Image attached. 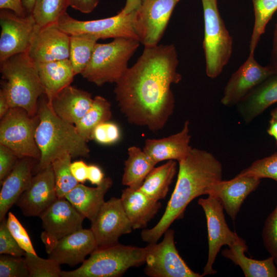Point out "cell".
Instances as JSON below:
<instances>
[{
    "label": "cell",
    "instance_id": "5",
    "mask_svg": "<svg viewBox=\"0 0 277 277\" xmlns=\"http://www.w3.org/2000/svg\"><path fill=\"white\" fill-rule=\"evenodd\" d=\"M145 247L117 243L98 247L78 268L61 271V277H119L131 267L146 263Z\"/></svg>",
    "mask_w": 277,
    "mask_h": 277
},
{
    "label": "cell",
    "instance_id": "50",
    "mask_svg": "<svg viewBox=\"0 0 277 277\" xmlns=\"http://www.w3.org/2000/svg\"><path fill=\"white\" fill-rule=\"evenodd\" d=\"M142 0H126L125 6L120 11L127 14L135 11L138 7Z\"/></svg>",
    "mask_w": 277,
    "mask_h": 277
},
{
    "label": "cell",
    "instance_id": "52",
    "mask_svg": "<svg viewBox=\"0 0 277 277\" xmlns=\"http://www.w3.org/2000/svg\"><path fill=\"white\" fill-rule=\"evenodd\" d=\"M36 0H22V4L27 14L32 13Z\"/></svg>",
    "mask_w": 277,
    "mask_h": 277
},
{
    "label": "cell",
    "instance_id": "43",
    "mask_svg": "<svg viewBox=\"0 0 277 277\" xmlns=\"http://www.w3.org/2000/svg\"><path fill=\"white\" fill-rule=\"evenodd\" d=\"M17 159L19 158L10 149L0 144V182L1 185L14 168Z\"/></svg>",
    "mask_w": 277,
    "mask_h": 277
},
{
    "label": "cell",
    "instance_id": "40",
    "mask_svg": "<svg viewBox=\"0 0 277 277\" xmlns=\"http://www.w3.org/2000/svg\"><path fill=\"white\" fill-rule=\"evenodd\" d=\"M7 226L12 235L25 252L37 254L26 229L11 212L8 213Z\"/></svg>",
    "mask_w": 277,
    "mask_h": 277
},
{
    "label": "cell",
    "instance_id": "18",
    "mask_svg": "<svg viewBox=\"0 0 277 277\" xmlns=\"http://www.w3.org/2000/svg\"><path fill=\"white\" fill-rule=\"evenodd\" d=\"M273 73L268 66L261 65L249 53L245 62L231 76L224 88L222 104L228 107L236 105L254 88Z\"/></svg>",
    "mask_w": 277,
    "mask_h": 277
},
{
    "label": "cell",
    "instance_id": "25",
    "mask_svg": "<svg viewBox=\"0 0 277 277\" xmlns=\"http://www.w3.org/2000/svg\"><path fill=\"white\" fill-rule=\"evenodd\" d=\"M112 183L110 177H105L96 187H90L78 183L66 194L65 198L85 218L92 222L105 202L104 196Z\"/></svg>",
    "mask_w": 277,
    "mask_h": 277
},
{
    "label": "cell",
    "instance_id": "48",
    "mask_svg": "<svg viewBox=\"0 0 277 277\" xmlns=\"http://www.w3.org/2000/svg\"><path fill=\"white\" fill-rule=\"evenodd\" d=\"M102 169L97 165H88V180L92 184L100 185L103 181L104 177Z\"/></svg>",
    "mask_w": 277,
    "mask_h": 277
},
{
    "label": "cell",
    "instance_id": "19",
    "mask_svg": "<svg viewBox=\"0 0 277 277\" xmlns=\"http://www.w3.org/2000/svg\"><path fill=\"white\" fill-rule=\"evenodd\" d=\"M261 179L238 174L231 180H222L214 183L208 195L218 197L224 209L234 221L243 203L259 187Z\"/></svg>",
    "mask_w": 277,
    "mask_h": 277
},
{
    "label": "cell",
    "instance_id": "28",
    "mask_svg": "<svg viewBox=\"0 0 277 277\" xmlns=\"http://www.w3.org/2000/svg\"><path fill=\"white\" fill-rule=\"evenodd\" d=\"M36 65L45 95L49 101L61 90L70 85L75 75L69 59Z\"/></svg>",
    "mask_w": 277,
    "mask_h": 277
},
{
    "label": "cell",
    "instance_id": "4",
    "mask_svg": "<svg viewBox=\"0 0 277 277\" xmlns=\"http://www.w3.org/2000/svg\"><path fill=\"white\" fill-rule=\"evenodd\" d=\"M2 89L10 107L21 108L32 116L37 115L38 98L45 94L36 63L27 52L14 55L0 62Z\"/></svg>",
    "mask_w": 277,
    "mask_h": 277
},
{
    "label": "cell",
    "instance_id": "36",
    "mask_svg": "<svg viewBox=\"0 0 277 277\" xmlns=\"http://www.w3.org/2000/svg\"><path fill=\"white\" fill-rule=\"evenodd\" d=\"M29 272V277H61L60 264L55 260L45 259L31 253L24 255Z\"/></svg>",
    "mask_w": 277,
    "mask_h": 277
},
{
    "label": "cell",
    "instance_id": "34",
    "mask_svg": "<svg viewBox=\"0 0 277 277\" xmlns=\"http://www.w3.org/2000/svg\"><path fill=\"white\" fill-rule=\"evenodd\" d=\"M72 157L70 154L66 153L51 163L57 198H65L66 194L79 183L70 169Z\"/></svg>",
    "mask_w": 277,
    "mask_h": 277
},
{
    "label": "cell",
    "instance_id": "14",
    "mask_svg": "<svg viewBox=\"0 0 277 277\" xmlns=\"http://www.w3.org/2000/svg\"><path fill=\"white\" fill-rule=\"evenodd\" d=\"M0 62L27 52L36 26L31 14L21 16L13 11L1 9Z\"/></svg>",
    "mask_w": 277,
    "mask_h": 277
},
{
    "label": "cell",
    "instance_id": "1",
    "mask_svg": "<svg viewBox=\"0 0 277 277\" xmlns=\"http://www.w3.org/2000/svg\"><path fill=\"white\" fill-rule=\"evenodd\" d=\"M178 65L173 44L145 47L114 90L120 110L130 123L153 132L165 126L175 106L171 86L182 80Z\"/></svg>",
    "mask_w": 277,
    "mask_h": 277
},
{
    "label": "cell",
    "instance_id": "49",
    "mask_svg": "<svg viewBox=\"0 0 277 277\" xmlns=\"http://www.w3.org/2000/svg\"><path fill=\"white\" fill-rule=\"evenodd\" d=\"M7 96L4 91L0 90V118H2L10 108Z\"/></svg>",
    "mask_w": 277,
    "mask_h": 277
},
{
    "label": "cell",
    "instance_id": "38",
    "mask_svg": "<svg viewBox=\"0 0 277 277\" xmlns=\"http://www.w3.org/2000/svg\"><path fill=\"white\" fill-rule=\"evenodd\" d=\"M25 257L1 254L0 277H29Z\"/></svg>",
    "mask_w": 277,
    "mask_h": 277
},
{
    "label": "cell",
    "instance_id": "2",
    "mask_svg": "<svg viewBox=\"0 0 277 277\" xmlns=\"http://www.w3.org/2000/svg\"><path fill=\"white\" fill-rule=\"evenodd\" d=\"M178 163L177 182L164 214L153 227L141 232L142 239L146 243L157 242L175 220L184 217L191 201L208 195L212 185L222 180V164L206 150L192 148L187 157Z\"/></svg>",
    "mask_w": 277,
    "mask_h": 277
},
{
    "label": "cell",
    "instance_id": "35",
    "mask_svg": "<svg viewBox=\"0 0 277 277\" xmlns=\"http://www.w3.org/2000/svg\"><path fill=\"white\" fill-rule=\"evenodd\" d=\"M70 0H36L32 14L37 25L56 23L66 12Z\"/></svg>",
    "mask_w": 277,
    "mask_h": 277
},
{
    "label": "cell",
    "instance_id": "10",
    "mask_svg": "<svg viewBox=\"0 0 277 277\" xmlns=\"http://www.w3.org/2000/svg\"><path fill=\"white\" fill-rule=\"evenodd\" d=\"M134 11L124 14L119 12L115 16L91 21H80L74 18L67 12L58 19V27L69 35L89 34L98 39L108 38H130L138 40L134 27Z\"/></svg>",
    "mask_w": 277,
    "mask_h": 277
},
{
    "label": "cell",
    "instance_id": "41",
    "mask_svg": "<svg viewBox=\"0 0 277 277\" xmlns=\"http://www.w3.org/2000/svg\"><path fill=\"white\" fill-rule=\"evenodd\" d=\"M121 131L118 126L109 121L98 125L93 130L91 139L103 145H111L118 141Z\"/></svg>",
    "mask_w": 277,
    "mask_h": 277
},
{
    "label": "cell",
    "instance_id": "15",
    "mask_svg": "<svg viewBox=\"0 0 277 277\" xmlns=\"http://www.w3.org/2000/svg\"><path fill=\"white\" fill-rule=\"evenodd\" d=\"M98 247L118 243L119 238L133 228L124 210L121 198L112 197L101 208L91 228Z\"/></svg>",
    "mask_w": 277,
    "mask_h": 277
},
{
    "label": "cell",
    "instance_id": "9",
    "mask_svg": "<svg viewBox=\"0 0 277 277\" xmlns=\"http://www.w3.org/2000/svg\"><path fill=\"white\" fill-rule=\"evenodd\" d=\"M174 231L168 229L163 241L148 243L145 274L150 277H202L192 271L179 253L174 241Z\"/></svg>",
    "mask_w": 277,
    "mask_h": 277
},
{
    "label": "cell",
    "instance_id": "11",
    "mask_svg": "<svg viewBox=\"0 0 277 277\" xmlns=\"http://www.w3.org/2000/svg\"><path fill=\"white\" fill-rule=\"evenodd\" d=\"M181 0H142L134 11L133 27L145 47L158 45L172 12Z\"/></svg>",
    "mask_w": 277,
    "mask_h": 277
},
{
    "label": "cell",
    "instance_id": "30",
    "mask_svg": "<svg viewBox=\"0 0 277 277\" xmlns=\"http://www.w3.org/2000/svg\"><path fill=\"white\" fill-rule=\"evenodd\" d=\"M176 170L177 163L174 160L168 161L163 165L154 167L139 189L154 200L165 199Z\"/></svg>",
    "mask_w": 277,
    "mask_h": 277
},
{
    "label": "cell",
    "instance_id": "17",
    "mask_svg": "<svg viewBox=\"0 0 277 277\" xmlns=\"http://www.w3.org/2000/svg\"><path fill=\"white\" fill-rule=\"evenodd\" d=\"M57 199L51 164L33 176L15 203L26 216H39Z\"/></svg>",
    "mask_w": 277,
    "mask_h": 277
},
{
    "label": "cell",
    "instance_id": "32",
    "mask_svg": "<svg viewBox=\"0 0 277 277\" xmlns=\"http://www.w3.org/2000/svg\"><path fill=\"white\" fill-rule=\"evenodd\" d=\"M99 39L89 34L70 35L69 60L75 75L81 74L89 63Z\"/></svg>",
    "mask_w": 277,
    "mask_h": 277
},
{
    "label": "cell",
    "instance_id": "20",
    "mask_svg": "<svg viewBox=\"0 0 277 277\" xmlns=\"http://www.w3.org/2000/svg\"><path fill=\"white\" fill-rule=\"evenodd\" d=\"M97 247L91 229L82 228L59 240L48 254L60 265L74 267L82 263Z\"/></svg>",
    "mask_w": 277,
    "mask_h": 277
},
{
    "label": "cell",
    "instance_id": "44",
    "mask_svg": "<svg viewBox=\"0 0 277 277\" xmlns=\"http://www.w3.org/2000/svg\"><path fill=\"white\" fill-rule=\"evenodd\" d=\"M88 165L83 161H74L70 164L71 172L79 183H84L88 180Z\"/></svg>",
    "mask_w": 277,
    "mask_h": 277
},
{
    "label": "cell",
    "instance_id": "37",
    "mask_svg": "<svg viewBox=\"0 0 277 277\" xmlns=\"http://www.w3.org/2000/svg\"><path fill=\"white\" fill-rule=\"evenodd\" d=\"M239 174L259 179L269 178L277 182V151L268 156L254 161Z\"/></svg>",
    "mask_w": 277,
    "mask_h": 277
},
{
    "label": "cell",
    "instance_id": "33",
    "mask_svg": "<svg viewBox=\"0 0 277 277\" xmlns=\"http://www.w3.org/2000/svg\"><path fill=\"white\" fill-rule=\"evenodd\" d=\"M254 22L249 42V53H254L261 35L269 21L277 10V0H251Z\"/></svg>",
    "mask_w": 277,
    "mask_h": 277
},
{
    "label": "cell",
    "instance_id": "23",
    "mask_svg": "<svg viewBox=\"0 0 277 277\" xmlns=\"http://www.w3.org/2000/svg\"><path fill=\"white\" fill-rule=\"evenodd\" d=\"M33 159L19 158L14 168L2 183L0 192V221L6 218L32 177Z\"/></svg>",
    "mask_w": 277,
    "mask_h": 277
},
{
    "label": "cell",
    "instance_id": "26",
    "mask_svg": "<svg viewBox=\"0 0 277 277\" xmlns=\"http://www.w3.org/2000/svg\"><path fill=\"white\" fill-rule=\"evenodd\" d=\"M121 201L133 229L145 228L157 213L162 205L139 189L130 187L124 189Z\"/></svg>",
    "mask_w": 277,
    "mask_h": 277
},
{
    "label": "cell",
    "instance_id": "6",
    "mask_svg": "<svg viewBox=\"0 0 277 277\" xmlns=\"http://www.w3.org/2000/svg\"><path fill=\"white\" fill-rule=\"evenodd\" d=\"M136 39L119 37L108 43H96L87 66L81 73L98 86L115 84L128 69V62L140 45Z\"/></svg>",
    "mask_w": 277,
    "mask_h": 277
},
{
    "label": "cell",
    "instance_id": "7",
    "mask_svg": "<svg viewBox=\"0 0 277 277\" xmlns=\"http://www.w3.org/2000/svg\"><path fill=\"white\" fill-rule=\"evenodd\" d=\"M204 14L203 49L206 73L211 78L217 77L228 63L233 50V39L222 19L217 0H201Z\"/></svg>",
    "mask_w": 277,
    "mask_h": 277
},
{
    "label": "cell",
    "instance_id": "22",
    "mask_svg": "<svg viewBox=\"0 0 277 277\" xmlns=\"http://www.w3.org/2000/svg\"><path fill=\"white\" fill-rule=\"evenodd\" d=\"M93 101L89 92L70 84L61 90L48 102L57 116L75 125L89 109Z\"/></svg>",
    "mask_w": 277,
    "mask_h": 277
},
{
    "label": "cell",
    "instance_id": "46",
    "mask_svg": "<svg viewBox=\"0 0 277 277\" xmlns=\"http://www.w3.org/2000/svg\"><path fill=\"white\" fill-rule=\"evenodd\" d=\"M0 8L11 10L21 16L27 15L22 0H0Z\"/></svg>",
    "mask_w": 277,
    "mask_h": 277
},
{
    "label": "cell",
    "instance_id": "16",
    "mask_svg": "<svg viewBox=\"0 0 277 277\" xmlns=\"http://www.w3.org/2000/svg\"><path fill=\"white\" fill-rule=\"evenodd\" d=\"M70 35L57 23L44 26L36 24L27 53L36 63L69 58Z\"/></svg>",
    "mask_w": 277,
    "mask_h": 277
},
{
    "label": "cell",
    "instance_id": "8",
    "mask_svg": "<svg viewBox=\"0 0 277 277\" xmlns=\"http://www.w3.org/2000/svg\"><path fill=\"white\" fill-rule=\"evenodd\" d=\"M1 119L0 144L10 149L18 158L39 161L41 153L35 138L37 115L32 116L22 108L11 107Z\"/></svg>",
    "mask_w": 277,
    "mask_h": 277
},
{
    "label": "cell",
    "instance_id": "13",
    "mask_svg": "<svg viewBox=\"0 0 277 277\" xmlns=\"http://www.w3.org/2000/svg\"><path fill=\"white\" fill-rule=\"evenodd\" d=\"M39 217L44 229L41 239L48 254L59 240L83 228L85 219L66 198H57Z\"/></svg>",
    "mask_w": 277,
    "mask_h": 277
},
{
    "label": "cell",
    "instance_id": "39",
    "mask_svg": "<svg viewBox=\"0 0 277 277\" xmlns=\"http://www.w3.org/2000/svg\"><path fill=\"white\" fill-rule=\"evenodd\" d=\"M262 236L267 251L274 259H277V204L265 221Z\"/></svg>",
    "mask_w": 277,
    "mask_h": 277
},
{
    "label": "cell",
    "instance_id": "21",
    "mask_svg": "<svg viewBox=\"0 0 277 277\" xmlns=\"http://www.w3.org/2000/svg\"><path fill=\"white\" fill-rule=\"evenodd\" d=\"M189 122L186 121L182 129L169 136L145 141L144 151L156 164L164 161L178 162L189 154L192 148L189 145Z\"/></svg>",
    "mask_w": 277,
    "mask_h": 277
},
{
    "label": "cell",
    "instance_id": "24",
    "mask_svg": "<svg viewBox=\"0 0 277 277\" xmlns=\"http://www.w3.org/2000/svg\"><path fill=\"white\" fill-rule=\"evenodd\" d=\"M276 103L277 74H273L254 88L236 106L242 118L249 123Z\"/></svg>",
    "mask_w": 277,
    "mask_h": 277
},
{
    "label": "cell",
    "instance_id": "47",
    "mask_svg": "<svg viewBox=\"0 0 277 277\" xmlns=\"http://www.w3.org/2000/svg\"><path fill=\"white\" fill-rule=\"evenodd\" d=\"M273 74H277V20L273 32L272 47L269 62L267 65Z\"/></svg>",
    "mask_w": 277,
    "mask_h": 277
},
{
    "label": "cell",
    "instance_id": "29",
    "mask_svg": "<svg viewBox=\"0 0 277 277\" xmlns=\"http://www.w3.org/2000/svg\"><path fill=\"white\" fill-rule=\"evenodd\" d=\"M122 183L133 189H139L156 163L140 148L133 146L128 149Z\"/></svg>",
    "mask_w": 277,
    "mask_h": 277
},
{
    "label": "cell",
    "instance_id": "3",
    "mask_svg": "<svg viewBox=\"0 0 277 277\" xmlns=\"http://www.w3.org/2000/svg\"><path fill=\"white\" fill-rule=\"evenodd\" d=\"M37 115L38 123L35 138L41 153L37 171L66 153L72 157L89 156L87 142L78 134L75 125L55 114L46 96L38 106Z\"/></svg>",
    "mask_w": 277,
    "mask_h": 277
},
{
    "label": "cell",
    "instance_id": "53",
    "mask_svg": "<svg viewBox=\"0 0 277 277\" xmlns=\"http://www.w3.org/2000/svg\"><path fill=\"white\" fill-rule=\"evenodd\" d=\"M271 118L274 119L277 121V107L272 109L270 111Z\"/></svg>",
    "mask_w": 277,
    "mask_h": 277
},
{
    "label": "cell",
    "instance_id": "51",
    "mask_svg": "<svg viewBox=\"0 0 277 277\" xmlns=\"http://www.w3.org/2000/svg\"><path fill=\"white\" fill-rule=\"evenodd\" d=\"M267 132L271 136L273 137L277 143V121L270 118L269 122Z\"/></svg>",
    "mask_w": 277,
    "mask_h": 277
},
{
    "label": "cell",
    "instance_id": "45",
    "mask_svg": "<svg viewBox=\"0 0 277 277\" xmlns=\"http://www.w3.org/2000/svg\"><path fill=\"white\" fill-rule=\"evenodd\" d=\"M98 3V0H70L69 5L82 13H89L96 7Z\"/></svg>",
    "mask_w": 277,
    "mask_h": 277
},
{
    "label": "cell",
    "instance_id": "42",
    "mask_svg": "<svg viewBox=\"0 0 277 277\" xmlns=\"http://www.w3.org/2000/svg\"><path fill=\"white\" fill-rule=\"evenodd\" d=\"M25 253L10 232L5 218L0 224V254L24 256Z\"/></svg>",
    "mask_w": 277,
    "mask_h": 277
},
{
    "label": "cell",
    "instance_id": "12",
    "mask_svg": "<svg viewBox=\"0 0 277 277\" xmlns=\"http://www.w3.org/2000/svg\"><path fill=\"white\" fill-rule=\"evenodd\" d=\"M197 203L205 212L208 231V256L202 274L203 276L217 272L213 266L223 246L230 247L242 238L229 228L225 219L223 204L218 197L208 195L207 198H200Z\"/></svg>",
    "mask_w": 277,
    "mask_h": 277
},
{
    "label": "cell",
    "instance_id": "27",
    "mask_svg": "<svg viewBox=\"0 0 277 277\" xmlns=\"http://www.w3.org/2000/svg\"><path fill=\"white\" fill-rule=\"evenodd\" d=\"M247 250L246 241L242 239L229 248L224 249L222 255L240 266L246 277H277V268L273 257L270 256L263 260L252 259L245 255Z\"/></svg>",
    "mask_w": 277,
    "mask_h": 277
},
{
    "label": "cell",
    "instance_id": "54",
    "mask_svg": "<svg viewBox=\"0 0 277 277\" xmlns=\"http://www.w3.org/2000/svg\"><path fill=\"white\" fill-rule=\"evenodd\" d=\"M274 263H275V265H276V266H277V259H274Z\"/></svg>",
    "mask_w": 277,
    "mask_h": 277
},
{
    "label": "cell",
    "instance_id": "31",
    "mask_svg": "<svg viewBox=\"0 0 277 277\" xmlns=\"http://www.w3.org/2000/svg\"><path fill=\"white\" fill-rule=\"evenodd\" d=\"M111 116L110 103L97 95L93 98L91 106L75 126L80 136L87 142L91 139L94 129L100 124L109 121Z\"/></svg>",
    "mask_w": 277,
    "mask_h": 277
}]
</instances>
